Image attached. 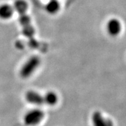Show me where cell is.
I'll return each mask as SVG.
<instances>
[{"label":"cell","mask_w":126,"mask_h":126,"mask_svg":"<svg viewBox=\"0 0 126 126\" xmlns=\"http://www.w3.org/2000/svg\"><path fill=\"white\" fill-rule=\"evenodd\" d=\"M41 63L40 58L37 56H31L26 61L19 70V75L23 79L32 76L38 69Z\"/></svg>","instance_id":"1"},{"label":"cell","mask_w":126,"mask_h":126,"mask_svg":"<svg viewBox=\"0 0 126 126\" xmlns=\"http://www.w3.org/2000/svg\"><path fill=\"white\" fill-rule=\"evenodd\" d=\"M44 118V113L40 109L35 108L28 111L24 115L23 120L26 126H35L38 125Z\"/></svg>","instance_id":"2"},{"label":"cell","mask_w":126,"mask_h":126,"mask_svg":"<svg viewBox=\"0 0 126 126\" xmlns=\"http://www.w3.org/2000/svg\"><path fill=\"white\" fill-rule=\"evenodd\" d=\"M106 30L108 34L112 37H116L121 33L122 24L119 19L111 18L108 21L106 24Z\"/></svg>","instance_id":"3"},{"label":"cell","mask_w":126,"mask_h":126,"mask_svg":"<svg viewBox=\"0 0 126 126\" xmlns=\"http://www.w3.org/2000/svg\"><path fill=\"white\" fill-rule=\"evenodd\" d=\"M91 119L93 126H114L113 121L104 117L99 111L93 113Z\"/></svg>","instance_id":"4"},{"label":"cell","mask_w":126,"mask_h":126,"mask_svg":"<svg viewBox=\"0 0 126 126\" xmlns=\"http://www.w3.org/2000/svg\"><path fill=\"white\" fill-rule=\"evenodd\" d=\"M24 97L26 101L33 105L40 106L42 104H44L43 95H42L40 93L35 90L28 91L25 94Z\"/></svg>","instance_id":"5"},{"label":"cell","mask_w":126,"mask_h":126,"mask_svg":"<svg viewBox=\"0 0 126 126\" xmlns=\"http://www.w3.org/2000/svg\"><path fill=\"white\" fill-rule=\"evenodd\" d=\"M14 9L13 6L8 4H2L0 5V19L8 20L14 15Z\"/></svg>","instance_id":"6"},{"label":"cell","mask_w":126,"mask_h":126,"mask_svg":"<svg viewBox=\"0 0 126 126\" xmlns=\"http://www.w3.org/2000/svg\"><path fill=\"white\" fill-rule=\"evenodd\" d=\"M44 102V104H47L48 106L56 105L58 102V96L56 92L53 91H49L43 95Z\"/></svg>","instance_id":"7"},{"label":"cell","mask_w":126,"mask_h":126,"mask_svg":"<svg viewBox=\"0 0 126 126\" xmlns=\"http://www.w3.org/2000/svg\"><path fill=\"white\" fill-rule=\"evenodd\" d=\"M46 10L50 14H55L60 10V5L57 0H50L46 5Z\"/></svg>","instance_id":"8"},{"label":"cell","mask_w":126,"mask_h":126,"mask_svg":"<svg viewBox=\"0 0 126 126\" xmlns=\"http://www.w3.org/2000/svg\"><path fill=\"white\" fill-rule=\"evenodd\" d=\"M13 8L14 10L20 14H24L28 8V5L27 2L24 0H16L14 2Z\"/></svg>","instance_id":"9"}]
</instances>
